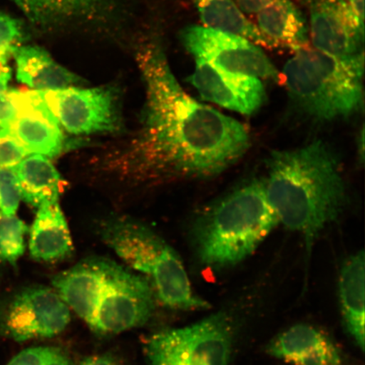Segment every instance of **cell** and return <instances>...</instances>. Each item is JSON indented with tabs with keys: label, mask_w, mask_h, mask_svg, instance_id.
Segmentation results:
<instances>
[{
	"label": "cell",
	"mask_w": 365,
	"mask_h": 365,
	"mask_svg": "<svg viewBox=\"0 0 365 365\" xmlns=\"http://www.w3.org/2000/svg\"><path fill=\"white\" fill-rule=\"evenodd\" d=\"M137 61L145 101L138 130L113 163L117 170L140 180L211 178L244 156L250 143L247 128L190 97L161 47L141 48Z\"/></svg>",
	"instance_id": "cell-1"
},
{
	"label": "cell",
	"mask_w": 365,
	"mask_h": 365,
	"mask_svg": "<svg viewBox=\"0 0 365 365\" xmlns=\"http://www.w3.org/2000/svg\"><path fill=\"white\" fill-rule=\"evenodd\" d=\"M263 182L278 220L304 238L308 251L324 227L344 210L346 189L340 164L322 140L294 150H273Z\"/></svg>",
	"instance_id": "cell-2"
},
{
	"label": "cell",
	"mask_w": 365,
	"mask_h": 365,
	"mask_svg": "<svg viewBox=\"0 0 365 365\" xmlns=\"http://www.w3.org/2000/svg\"><path fill=\"white\" fill-rule=\"evenodd\" d=\"M278 223L263 182L252 180L205 207L191 227V241L200 263L219 270L249 257Z\"/></svg>",
	"instance_id": "cell-3"
},
{
	"label": "cell",
	"mask_w": 365,
	"mask_h": 365,
	"mask_svg": "<svg viewBox=\"0 0 365 365\" xmlns=\"http://www.w3.org/2000/svg\"><path fill=\"white\" fill-rule=\"evenodd\" d=\"M295 53L282 75L292 101L300 110L329 121L361 108L364 53L336 57L310 47Z\"/></svg>",
	"instance_id": "cell-4"
},
{
	"label": "cell",
	"mask_w": 365,
	"mask_h": 365,
	"mask_svg": "<svg viewBox=\"0 0 365 365\" xmlns=\"http://www.w3.org/2000/svg\"><path fill=\"white\" fill-rule=\"evenodd\" d=\"M101 235L132 271L139 272L153 287L158 302L172 309L211 308L207 301L194 294L179 255L156 232L135 220L112 217L101 225Z\"/></svg>",
	"instance_id": "cell-5"
},
{
	"label": "cell",
	"mask_w": 365,
	"mask_h": 365,
	"mask_svg": "<svg viewBox=\"0 0 365 365\" xmlns=\"http://www.w3.org/2000/svg\"><path fill=\"white\" fill-rule=\"evenodd\" d=\"M232 327L225 313L184 327L168 328L144 342L148 365H227Z\"/></svg>",
	"instance_id": "cell-6"
},
{
	"label": "cell",
	"mask_w": 365,
	"mask_h": 365,
	"mask_svg": "<svg viewBox=\"0 0 365 365\" xmlns=\"http://www.w3.org/2000/svg\"><path fill=\"white\" fill-rule=\"evenodd\" d=\"M153 287L145 277L108 259L106 273L93 322L99 335H116L143 327L156 304Z\"/></svg>",
	"instance_id": "cell-7"
},
{
	"label": "cell",
	"mask_w": 365,
	"mask_h": 365,
	"mask_svg": "<svg viewBox=\"0 0 365 365\" xmlns=\"http://www.w3.org/2000/svg\"><path fill=\"white\" fill-rule=\"evenodd\" d=\"M59 125L73 135L113 134L123 127L121 95L115 86L39 91Z\"/></svg>",
	"instance_id": "cell-8"
},
{
	"label": "cell",
	"mask_w": 365,
	"mask_h": 365,
	"mask_svg": "<svg viewBox=\"0 0 365 365\" xmlns=\"http://www.w3.org/2000/svg\"><path fill=\"white\" fill-rule=\"evenodd\" d=\"M181 35L189 53L220 70L258 79H280L270 58L247 39L200 26L186 27Z\"/></svg>",
	"instance_id": "cell-9"
},
{
	"label": "cell",
	"mask_w": 365,
	"mask_h": 365,
	"mask_svg": "<svg viewBox=\"0 0 365 365\" xmlns=\"http://www.w3.org/2000/svg\"><path fill=\"white\" fill-rule=\"evenodd\" d=\"M71 309L53 287L34 286L18 292L1 318L2 331L17 342L51 339L71 322Z\"/></svg>",
	"instance_id": "cell-10"
},
{
	"label": "cell",
	"mask_w": 365,
	"mask_h": 365,
	"mask_svg": "<svg viewBox=\"0 0 365 365\" xmlns=\"http://www.w3.org/2000/svg\"><path fill=\"white\" fill-rule=\"evenodd\" d=\"M313 48L332 56L364 53V24L346 0H307Z\"/></svg>",
	"instance_id": "cell-11"
},
{
	"label": "cell",
	"mask_w": 365,
	"mask_h": 365,
	"mask_svg": "<svg viewBox=\"0 0 365 365\" xmlns=\"http://www.w3.org/2000/svg\"><path fill=\"white\" fill-rule=\"evenodd\" d=\"M7 93L16 110L9 130L29 154L58 156L65 149V135L39 91L11 90Z\"/></svg>",
	"instance_id": "cell-12"
},
{
	"label": "cell",
	"mask_w": 365,
	"mask_h": 365,
	"mask_svg": "<svg viewBox=\"0 0 365 365\" xmlns=\"http://www.w3.org/2000/svg\"><path fill=\"white\" fill-rule=\"evenodd\" d=\"M195 61V71L188 81L200 98L245 115L262 108L266 91L259 79L220 70L202 58Z\"/></svg>",
	"instance_id": "cell-13"
},
{
	"label": "cell",
	"mask_w": 365,
	"mask_h": 365,
	"mask_svg": "<svg viewBox=\"0 0 365 365\" xmlns=\"http://www.w3.org/2000/svg\"><path fill=\"white\" fill-rule=\"evenodd\" d=\"M108 262L105 257L85 258L56 274L51 282L53 290L63 302L88 327L98 307Z\"/></svg>",
	"instance_id": "cell-14"
},
{
	"label": "cell",
	"mask_w": 365,
	"mask_h": 365,
	"mask_svg": "<svg viewBox=\"0 0 365 365\" xmlns=\"http://www.w3.org/2000/svg\"><path fill=\"white\" fill-rule=\"evenodd\" d=\"M31 24L51 31L95 21L111 0H11Z\"/></svg>",
	"instance_id": "cell-15"
},
{
	"label": "cell",
	"mask_w": 365,
	"mask_h": 365,
	"mask_svg": "<svg viewBox=\"0 0 365 365\" xmlns=\"http://www.w3.org/2000/svg\"><path fill=\"white\" fill-rule=\"evenodd\" d=\"M16 65V78L31 90L56 91L79 88L86 83L75 73L59 65L45 49L20 45L11 52Z\"/></svg>",
	"instance_id": "cell-16"
},
{
	"label": "cell",
	"mask_w": 365,
	"mask_h": 365,
	"mask_svg": "<svg viewBox=\"0 0 365 365\" xmlns=\"http://www.w3.org/2000/svg\"><path fill=\"white\" fill-rule=\"evenodd\" d=\"M29 250L36 262L56 263L71 257L74 246L58 202L38 207L31 228Z\"/></svg>",
	"instance_id": "cell-17"
},
{
	"label": "cell",
	"mask_w": 365,
	"mask_h": 365,
	"mask_svg": "<svg viewBox=\"0 0 365 365\" xmlns=\"http://www.w3.org/2000/svg\"><path fill=\"white\" fill-rule=\"evenodd\" d=\"M257 14L258 29L274 48L297 52L309 47L307 21L291 0H272Z\"/></svg>",
	"instance_id": "cell-18"
},
{
	"label": "cell",
	"mask_w": 365,
	"mask_h": 365,
	"mask_svg": "<svg viewBox=\"0 0 365 365\" xmlns=\"http://www.w3.org/2000/svg\"><path fill=\"white\" fill-rule=\"evenodd\" d=\"M364 251L349 257L342 266L339 276V297L346 330L364 350Z\"/></svg>",
	"instance_id": "cell-19"
},
{
	"label": "cell",
	"mask_w": 365,
	"mask_h": 365,
	"mask_svg": "<svg viewBox=\"0 0 365 365\" xmlns=\"http://www.w3.org/2000/svg\"><path fill=\"white\" fill-rule=\"evenodd\" d=\"M12 168L25 202L38 208L46 203L58 202L62 179L48 158L31 154Z\"/></svg>",
	"instance_id": "cell-20"
},
{
	"label": "cell",
	"mask_w": 365,
	"mask_h": 365,
	"mask_svg": "<svg viewBox=\"0 0 365 365\" xmlns=\"http://www.w3.org/2000/svg\"><path fill=\"white\" fill-rule=\"evenodd\" d=\"M205 27L241 36L255 44L274 48L273 44L246 18L232 0H192Z\"/></svg>",
	"instance_id": "cell-21"
},
{
	"label": "cell",
	"mask_w": 365,
	"mask_h": 365,
	"mask_svg": "<svg viewBox=\"0 0 365 365\" xmlns=\"http://www.w3.org/2000/svg\"><path fill=\"white\" fill-rule=\"evenodd\" d=\"M327 339L316 328L307 325H297L273 339L268 346L267 353L272 357L291 363L298 356L307 352Z\"/></svg>",
	"instance_id": "cell-22"
},
{
	"label": "cell",
	"mask_w": 365,
	"mask_h": 365,
	"mask_svg": "<svg viewBox=\"0 0 365 365\" xmlns=\"http://www.w3.org/2000/svg\"><path fill=\"white\" fill-rule=\"evenodd\" d=\"M29 228L20 218L0 212V262L16 266L25 251V235Z\"/></svg>",
	"instance_id": "cell-23"
},
{
	"label": "cell",
	"mask_w": 365,
	"mask_h": 365,
	"mask_svg": "<svg viewBox=\"0 0 365 365\" xmlns=\"http://www.w3.org/2000/svg\"><path fill=\"white\" fill-rule=\"evenodd\" d=\"M7 365H72L61 349L54 346H34L21 351Z\"/></svg>",
	"instance_id": "cell-24"
},
{
	"label": "cell",
	"mask_w": 365,
	"mask_h": 365,
	"mask_svg": "<svg viewBox=\"0 0 365 365\" xmlns=\"http://www.w3.org/2000/svg\"><path fill=\"white\" fill-rule=\"evenodd\" d=\"M21 199L19 185L13 168L0 170V212L16 215Z\"/></svg>",
	"instance_id": "cell-25"
},
{
	"label": "cell",
	"mask_w": 365,
	"mask_h": 365,
	"mask_svg": "<svg viewBox=\"0 0 365 365\" xmlns=\"http://www.w3.org/2000/svg\"><path fill=\"white\" fill-rule=\"evenodd\" d=\"M24 35L19 20L0 12V58H8L12 50L21 45Z\"/></svg>",
	"instance_id": "cell-26"
},
{
	"label": "cell",
	"mask_w": 365,
	"mask_h": 365,
	"mask_svg": "<svg viewBox=\"0 0 365 365\" xmlns=\"http://www.w3.org/2000/svg\"><path fill=\"white\" fill-rule=\"evenodd\" d=\"M291 363L296 365H340L341 357L339 350L329 339H327L298 356Z\"/></svg>",
	"instance_id": "cell-27"
},
{
	"label": "cell",
	"mask_w": 365,
	"mask_h": 365,
	"mask_svg": "<svg viewBox=\"0 0 365 365\" xmlns=\"http://www.w3.org/2000/svg\"><path fill=\"white\" fill-rule=\"evenodd\" d=\"M29 155L10 130L0 129V170L16 167Z\"/></svg>",
	"instance_id": "cell-28"
},
{
	"label": "cell",
	"mask_w": 365,
	"mask_h": 365,
	"mask_svg": "<svg viewBox=\"0 0 365 365\" xmlns=\"http://www.w3.org/2000/svg\"><path fill=\"white\" fill-rule=\"evenodd\" d=\"M16 110L8 93L0 96V129L10 130Z\"/></svg>",
	"instance_id": "cell-29"
},
{
	"label": "cell",
	"mask_w": 365,
	"mask_h": 365,
	"mask_svg": "<svg viewBox=\"0 0 365 365\" xmlns=\"http://www.w3.org/2000/svg\"><path fill=\"white\" fill-rule=\"evenodd\" d=\"M80 365H125L122 360L115 354L105 353L90 356L81 363Z\"/></svg>",
	"instance_id": "cell-30"
},
{
	"label": "cell",
	"mask_w": 365,
	"mask_h": 365,
	"mask_svg": "<svg viewBox=\"0 0 365 365\" xmlns=\"http://www.w3.org/2000/svg\"><path fill=\"white\" fill-rule=\"evenodd\" d=\"M272 1V0H235L241 11L249 14L257 13Z\"/></svg>",
	"instance_id": "cell-31"
},
{
	"label": "cell",
	"mask_w": 365,
	"mask_h": 365,
	"mask_svg": "<svg viewBox=\"0 0 365 365\" xmlns=\"http://www.w3.org/2000/svg\"><path fill=\"white\" fill-rule=\"evenodd\" d=\"M11 79V68L8 65V58H0V96L7 93Z\"/></svg>",
	"instance_id": "cell-32"
},
{
	"label": "cell",
	"mask_w": 365,
	"mask_h": 365,
	"mask_svg": "<svg viewBox=\"0 0 365 365\" xmlns=\"http://www.w3.org/2000/svg\"><path fill=\"white\" fill-rule=\"evenodd\" d=\"M357 16L360 22L364 24V0H346Z\"/></svg>",
	"instance_id": "cell-33"
},
{
	"label": "cell",
	"mask_w": 365,
	"mask_h": 365,
	"mask_svg": "<svg viewBox=\"0 0 365 365\" xmlns=\"http://www.w3.org/2000/svg\"><path fill=\"white\" fill-rule=\"evenodd\" d=\"M358 152L359 158H360V163L364 161V128L363 127L360 134L359 135L358 140Z\"/></svg>",
	"instance_id": "cell-34"
}]
</instances>
